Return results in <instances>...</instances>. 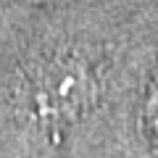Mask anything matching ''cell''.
I'll return each mask as SVG.
<instances>
[{"mask_svg": "<svg viewBox=\"0 0 158 158\" xmlns=\"http://www.w3.org/2000/svg\"><path fill=\"white\" fill-rule=\"evenodd\" d=\"M95 79L79 61H56L34 82L32 103L42 118H74L92 103Z\"/></svg>", "mask_w": 158, "mask_h": 158, "instance_id": "cell-1", "label": "cell"}, {"mask_svg": "<svg viewBox=\"0 0 158 158\" xmlns=\"http://www.w3.org/2000/svg\"><path fill=\"white\" fill-rule=\"evenodd\" d=\"M153 127L158 129V103H153Z\"/></svg>", "mask_w": 158, "mask_h": 158, "instance_id": "cell-2", "label": "cell"}]
</instances>
